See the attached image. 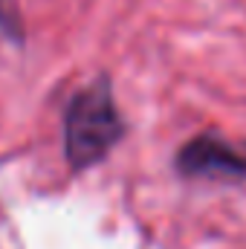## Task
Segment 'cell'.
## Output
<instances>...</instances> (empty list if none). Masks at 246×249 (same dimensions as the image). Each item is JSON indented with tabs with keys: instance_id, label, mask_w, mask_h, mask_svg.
I'll use <instances>...</instances> for the list:
<instances>
[{
	"instance_id": "cell-1",
	"label": "cell",
	"mask_w": 246,
	"mask_h": 249,
	"mask_svg": "<svg viewBox=\"0 0 246 249\" xmlns=\"http://www.w3.org/2000/svg\"><path fill=\"white\" fill-rule=\"evenodd\" d=\"M124 122L105 78L78 90L64 113V154L75 171L102 162L122 139Z\"/></svg>"
},
{
	"instance_id": "cell-2",
	"label": "cell",
	"mask_w": 246,
	"mask_h": 249,
	"mask_svg": "<svg viewBox=\"0 0 246 249\" xmlns=\"http://www.w3.org/2000/svg\"><path fill=\"white\" fill-rule=\"evenodd\" d=\"M177 168L185 177L209 180H246V151L229 145L220 136L203 133L185 142L177 154Z\"/></svg>"
}]
</instances>
